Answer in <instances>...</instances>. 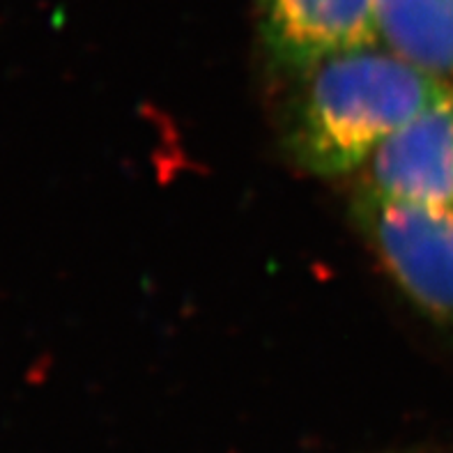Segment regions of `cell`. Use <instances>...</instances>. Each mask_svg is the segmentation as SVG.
<instances>
[{
	"instance_id": "6da1fadb",
	"label": "cell",
	"mask_w": 453,
	"mask_h": 453,
	"mask_svg": "<svg viewBox=\"0 0 453 453\" xmlns=\"http://www.w3.org/2000/svg\"><path fill=\"white\" fill-rule=\"evenodd\" d=\"M283 118V148L313 178L359 171L375 150L451 86L387 49L336 53L299 74Z\"/></svg>"
},
{
	"instance_id": "7a4b0ae2",
	"label": "cell",
	"mask_w": 453,
	"mask_h": 453,
	"mask_svg": "<svg viewBox=\"0 0 453 453\" xmlns=\"http://www.w3.org/2000/svg\"><path fill=\"white\" fill-rule=\"evenodd\" d=\"M352 219L394 286L453 339V210L387 201L359 187Z\"/></svg>"
},
{
	"instance_id": "3957f363",
	"label": "cell",
	"mask_w": 453,
	"mask_h": 453,
	"mask_svg": "<svg viewBox=\"0 0 453 453\" xmlns=\"http://www.w3.org/2000/svg\"><path fill=\"white\" fill-rule=\"evenodd\" d=\"M272 67L297 79L336 53L382 44L375 0H256Z\"/></svg>"
},
{
	"instance_id": "277c9868",
	"label": "cell",
	"mask_w": 453,
	"mask_h": 453,
	"mask_svg": "<svg viewBox=\"0 0 453 453\" xmlns=\"http://www.w3.org/2000/svg\"><path fill=\"white\" fill-rule=\"evenodd\" d=\"M362 189L387 201L453 210V88L375 150Z\"/></svg>"
},
{
	"instance_id": "5b68a950",
	"label": "cell",
	"mask_w": 453,
	"mask_h": 453,
	"mask_svg": "<svg viewBox=\"0 0 453 453\" xmlns=\"http://www.w3.org/2000/svg\"><path fill=\"white\" fill-rule=\"evenodd\" d=\"M380 42L437 76H453V0H375Z\"/></svg>"
}]
</instances>
